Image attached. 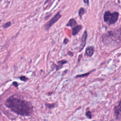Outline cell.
Listing matches in <instances>:
<instances>
[{
    "label": "cell",
    "instance_id": "1",
    "mask_svg": "<svg viewBox=\"0 0 121 121\" xmlns=\"http://www.w3.org/2000/svg\"><path fill=\"white\" fill-rule=\"evenodd\" d=\"M5 105L13 112L22 116H30L33 112L32 104L27 101L12 95L5 102Z\"/></svg>",
    "mask_w": 121,
    "mask_h": 121
},
{
    "label": "cell",
    "instance_id": "2",
    "mask_svg": "<svg viewBox=\"0 0 121 121\" xmlns=\"http://www.w3.org/2000/svg\"><path fill=\"white\" fill-rule=\"evenodd\" d=\"M119 17V13L114 12L111 13L110 11H106L104 14V19L105 22L109 25L114 24L118 20Z\"/></svg>",
    "mask_w": 121,
    "mask_h": 121
},
{
    "label": "cell",
    "instance_id": "3",
    "mask_svg": "<svg viewBox=\"0 0 121 121\" xmlns=\"http://www.w3.org/2000/svg\"><path fill=\"white\" fill-rule=\"evenodd\" d=\"M108 33L109 35L113 40L116 42H121V28L110 31Z\"/></svg>",
    "mask_w": 121,
    "mask_h": 121
},
{
    "label": "cell",
    "instance_id": "4",
    "mask_svg": "<svg viewBox=\"0 0 121 121\" xmlns=\"http://www.w3.org/2000/svg\"><path fill=\"white\" fill-rule=\"evenodd\" d=\"M61 17L59 12H58L54 17H53L51 20H50L44 26L46 30H48L56 21H57Z\"/></svg>",
    "mask_w": 121,
    "mask_h": 121
},
{
    "label": "cell",
    "instance_id": "5",
    "mask_svg": "<svg viewBox=\"0 0 121 121\" xmlns=\"http://www.w3.org/2000/svg\"><path fill=\"white\" fill-rule=\"evenodd\" d=\"M114 113L117 119L121 117V100L119 103V104L114 107Z\"/></svg>",
    "mask_w": 121,
    "mask_h": 121
},
{
    "label": "cell",
    "instance_id": "6",
    "mask_svg": "<svg viewBox=\"0 0 121 121\" xmlns=\"http://www.w3.org/2000/svg\"><path fill=\"white\" fill-rule=\"evenodd\" d=\"M87 37V33L86 31H85L83 34V35L82 36L81 38V45L80 46V50L79 52H80L84 47L85 44H86V39Z\"/></svg>",
    "mask_w": 121,
    "mask_h": 121
},
{
    "label": "cell",
    "instance_id": "7",
    "mask_svg": "<svg viewBox=\"0 0 121 121\" xmlns=\"http://www.w3.org/2000/svg\"><path fill=\"white\" fill-rule=\"evenodd\" d=\"M94 51V49L93 47H92V46L88 47L86 50V54L88 56L91 57L93 54Z\"/></svg>",
    "mask_w": 121,
    "mask_h": 121
},
{
    "label": "cell",
    "instance_id": "8",
    "mask_svg": "<svg viewBox=\"0 0 121 121\" xmlns=\"http://www.w3.org/2000/svg\"><path fill=\"white\" fill-rule=\"evenodd\" d=\"M82 28V26L80 25H77L76 26H75L74 28L72 29V33L73 35H76L79 32V31Z\"/></svg>",
    "mask_w": 121,
    "mask_h": 121
},
{
    "label": "cell",
    "instance_id": "9",
    "mask_svg": "<svg viewBox=\"0 0 121 121\" xmlns=\"http://www.w3.org/2000/svg\"><path fill=\"white\" fill-rule=\"evenodd\" d=\"M76 25H77V22L75 21V20L73 18H72L69 21L67 26H71V27H73V26L74 27Z\"/></svg>",
    "mask_w": 121,
    "mask_h": 121
},
{
    "label": "cell",
    "instance_id": "10",
    "mask_svg": "<svg viewBox=\"0 0 121 121\" xmlns=\"http://www.w3.org/2000/svg\"><path fill=\"white\" fill-rule=\"evenodd\" d=\"M84 13H85V10H84V9L82 8H81L80 9L79 11V16H80V17H82V16H83V15L84 14Z\"/></svg>",
    "mask_w": 121,
    "mask_h": 121
},
{
    "label": "cell",
    "instance_id": "11",
    "mask_svg": "<svg viewBox=\"0 0 121 121\" xmlns=\"http://www.w3.org/2000/svg\"><path fill=\"white\" fill-rule=\"evenodd\" d=\"M11 25V23L10 22H8L7 23H6L3 26V28H8Z\"/></svg>",
    "mask_w": 121,
    "mask_h": 121
},
{
    "label": "cell",
    "instance_id": "12",
    "mask_svg": "<svg viewBox=\"0 0 121 121\" xmlns=\"http://www.w3.org/2000/svg\"><path fill=\"white\" fill-rule=\"evenodd\" d=\"M20 80H22V81H26L27 79H28V78L26 77H25V76H21V77H20Z\"/></svg>",
    "mask_w": 121,
    "mask_h": 121
},
{
    "label": "cell",
    "instance_id": "13",
    "mask_svg": "<svg viewBox=\"0 0 121 121\" xmlns=\"http://www.w3.org/2000/svg\"><path fill=\"white\" fill-rule=\"evenodd\" d=\"M86 116L88 118H91L92 117V114L91 112L90 111H87L86 112Z\"/></svg>",
    "mask_w": 121,
    "mask_h": 121
},
{
    "label": "cell",
    "instance_id": "14",
    "mask_svg": "<svg viewBox=\"0 0 121 121\" xmlns=\"http://www.w3.org/2000/svg\"><path fill=\"white\" fill-rule=\"evenodd\" d=\"M13 85L16 86V87H17L18 86V83L17 82H13Z\"/></svg>",
    "mask_w": 121,
    "mask_h": 121
},
{
    "label": "cell",
    "instance_id": "15",
    "mask_svg": "<svg viewBox=\"0 0 121 121\" xmlns=\"http://www.w3.org/2000/svg\"><path fill=\"white\" fill-rule=\"evenodd\" d=\"M84 1L85 3H86L87 4L88 3V0H84Z\"/></svg>",
    "mask_w": 121,
    "mask_h": 121
},
{
    "label": "cell",
    "instance_id": "16",
    "mask_svg": "<svg viewBox=\"0 0 121 121\" xmlns=\"http://www.w3.org/2000/svg\"></svg>",
    "mask_w": 121,
    "mask_h": 121
}]
</instances>
